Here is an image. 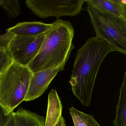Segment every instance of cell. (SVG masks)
I'll list each match as a JSON object with an SVG mask.
<instances>
[{
    "label": "cell",
    "mask_w": 126,
    "mask_h": 126,
    "mask_svg": "<svg viewBox=\"0 0 126 126\" xmlns=\"http://www.w3.org/2000/svg\"><path fill=\"white\" fill-rule=\"evenodd\" d=\"M53 24L36 56L28 65L33 73L56 67L64 68L74 48V29L71 23L57 19Z\"/></svg>",
    "instance_id": "cell-2"
},
{
    "label": "cell",
    "mask_w": 126,
    "mask_h": 126,
    "mask_svg": "<svg viewBox=\"0 0 126 126\" xmlns=\"http://www.w3.org/2000/svg\"><path fill=\"white\" fill-rule=\"evenodd\" d=\"M86 2L126 20L125 0H86Z\"/></svg>",
    "instance_id": "cell-9"
},
{
    "label": "cell",
    "mask_w": 126,
    "mask_h": 126,
    "mask_svg": "<svg viewBox=\"0 0 126 126\" xmlns=\"http://www.w3.org/2000/svg\"><path fill=\"white\" fill-rule=\"evenodd\" d=\"M15 35L11 32L7 33L0 36V48H6L8 46Z\"/></svg>",
    "instance_id": "cell-15"
},
{
    "label": "cell",
    "mask_w": 126,
    "mask_h": 126,
    "mask_svg": "<svg viewBox=\"0 0 126 126\" xmlns=\"http://www.w3.org/2000/svg\"><path fill=\"white\" fill-rule=\"evenodd\" d=\"M16 126H45L44 116L23 108L13 112Z\"/></svg>",
    "instance_id": "cell-10"
},
{
    "label": "cell",
    "mask_w": 126,
    "mask_h": 126,
    "mask_svg": "<svg viewBox=\"0 0 126 126\" xmlns=\"http://www.w3.org/2000/svg\"><path fill=\"white\" fill-rule=\"evenodd\" d=\"M126 72L120 90L118 102L116 106L114 126H126Z\"/></svg>",
    "instance_id": "cell-11"
},
{
    "label": "cell",
    "mask_w": 126,
    "mask_h": 126,
    "mask_svg": "<svg viewBox=\"0 0 126 126\" xmlns=\"http://www.w3.org/2000/svg\"><path fill=\"white\" fill-rule=\"evenodd\" d=\"M53 23H43L40 22H24L8 29L6 31L14 34L15 36H36L46 33L53 26Z\"/></svg>",
    "instance_id": "cell-8"
},
{
    "label": "cell",
    "mask_w": 126,
    "mask_h": 126,
    "mask_svg": "<svg viewBox=\"0 0 126 126\" xmlns=\"http://www.w3.org/2000/svg\"><path fill=\"white\" fill-rule=\"evenodd\" d=\"M32 74L28 67L14 62L0 75V105L7 115L25 100Z\"/></svg>",
    "instance_id": "cell-3"
},
{
    "label": "cell",
    "mask_w": 126,
    "mask_h": 126,
    "mask_svg": "<svg viewBox=\"0 0 126 126\" xmlns=\"http://www.w3.org/2000/svg\"><path fill=\"white\" fill-rule=\"evenodd\" d=\"M47 33L36 36H15L6 49L14 62L28 67L37 55Z\"/></svg>",
    "instance_id": "cell-6"
},
{
    "label": "cell",
    "mask_w": 126,
    "mask_h": 126,
    "mask_svg": "<svg viewBox=\"0 0 126 126\" xmlns=\"http://www.w3.org/2000/svg\"><path fill=\"white\" fill-rule=\"evenodd\" d=\"M55 126H66L64 119L62 115L60 116Z\"/></svg>",
    "instance_id": "cell-17"
},
{
    "label": "cell",
    "mask_w": 126,
    "mask_h": 126,
    "mask_svg": "<svg viewBox=\"0 0 126 126\" xmlns=\"http://www.w3.org/2000/svg\"><path fill=\"white\" fill-rule=\"evenodd\" d=\"M96 37L126 55V20L86 2Z\"/></svg>",
    "instance_id": "cell-4"
},
{
    "label": "cell",
    "mask_w": 126,
    "mask_h": 126,
    "mask_svg": "<svg viewBox=\"0 0 126 126\" xmlns=\"http://www.w3.org/2000/svg\"><path fill=\"white\" fill-rule=\"evenodd\" d=\"M1 6L10 18H15L21 14L20 5L17 0H0Z\"/></svg>",
    "instance_id": "cell-13"
},
{
    "label": "cell",
    "mask_w": 126,
    "mask_h": 126,
    "mask_svg": "<svg viewBox=\"0 0 126 126\" xmlns=\"http://www.w3.org/2000/svg\"><path fill=\"white\" fill-rule=\"evenodd\" d=\"M14 62L6 49L0 48V75L6 71Z\"/></svg>",
    "instance_id": "cell-14"
},
{
    "label": "cell",
    "mask_w": 126,
    "mask_h": 126,
    "mask_svg": "<svg viewBox=\"0 0 126 126\" xmlns=\"http://www.w3.org/2000/svg\"></svg>",
    "instance_id": "cell-18"
},
{
    "label": "cell",
    "mask_w": 126,
    "mask_h": 126,
    "mask_svg": "<svg viewBox=\"0 0 126 126\" xmlns=\"http://www.w3.org/2000/svg\"><path fill=\"white\" fill-rule=\"evenodd\" d=\"M12 113L9 115L6 114L2 106L0 105V126H6L11 118Z\"/></svg>",
    "instance_id": "cell-16"
},
{
    "label": "cell",
    "mask_w": 126,
    "mask_h": 126,
    "mask_svg": "<svg viewBox=\"0 0 126 126\" xmlns=\"http://www.w3.org/2000/svg\"><path fill=\"white\" fill-rule=\"evenodd\" d=\"M85 2L86 0H27L25 4L40 18L53 17L59 19L64 16L77 15Z\"/></svg>",
    "instance_id": "cell-5"
},
{
    "label": "cell",
    "mask_w": 126,
    "mask_h": 126,
    "mask_svg": "<svg viewBox=\"0 0 126 126\" xmlns=\"http://www.w3.org/2000/svg\"><path fill=\"white\" fill-rule=\"evenodd\" d=\"M115 51L107 42L89 38L77 53L70 82L74 95L82 105H90L96 78L104 59Z\"/></svg>",
    "instance_id": "cell-1"
},
{
    "label": "cell",
    "mask_w": 126,
    "mask_h": 126,
    "mask_svg": "<svg viewBox=\"0 0 126 126\" xmlns=\"http://www.w3.org/2000/svg\"><path fill=\"white\" fill-rule=\"evenodd\" d=\"M70 112L74 126H101L93 115H89L78 110L73 107Z\"/></svg>",
    "instance_id": "cell-12"
},
{
    "label": "cell",
    "mask_w": 126,
    "mask_h": 126,
    "mask_svg": "<svg viewBox=\"0 0 126 126\" xmlns=\"http://www.w3.org/2000/svg\"><path fill=\"white\" fill-rule=\"evenodd\" d=\"M64 70V68L58 67L33 73L24 101H33L41 96L59 72Z\"/></svg>",
    "instance_id": "cell-7"
}]
</instances>
